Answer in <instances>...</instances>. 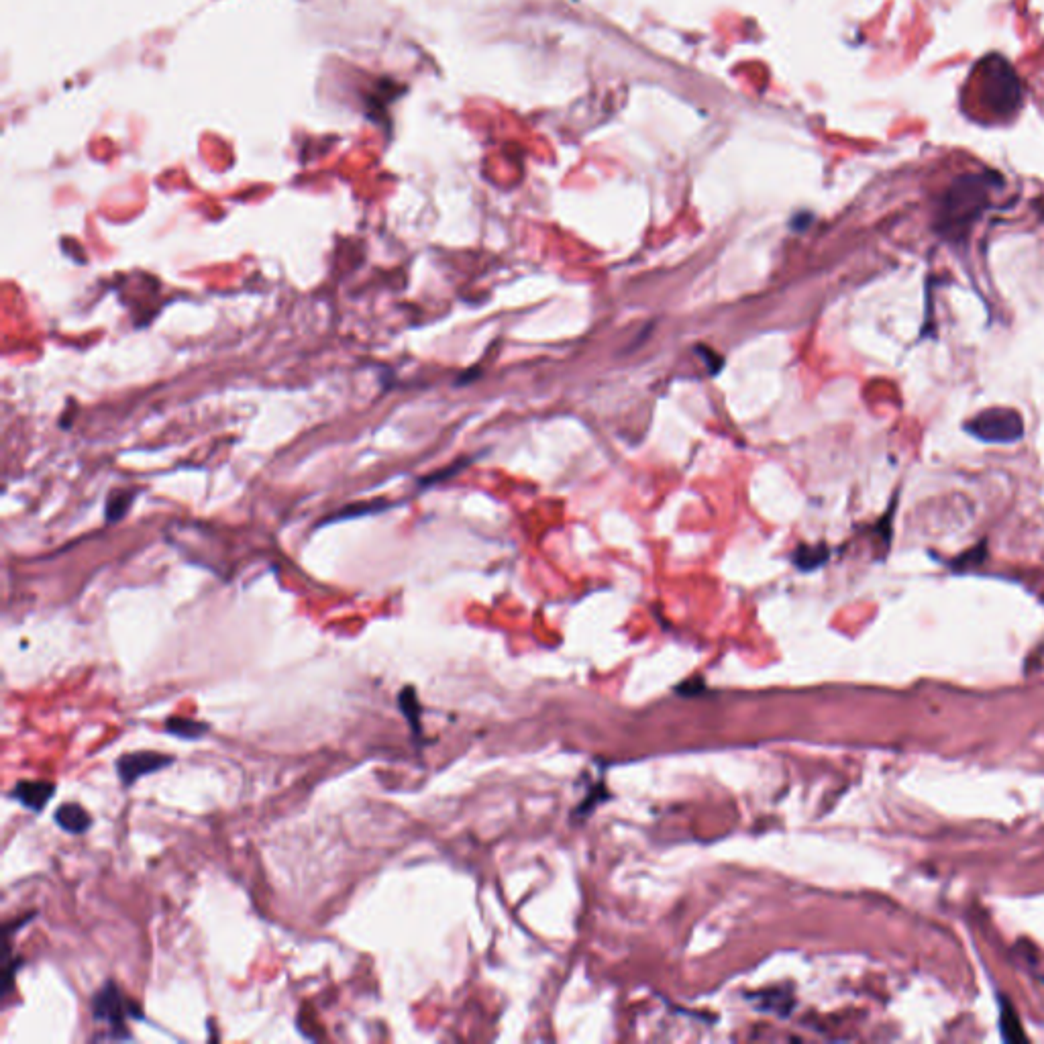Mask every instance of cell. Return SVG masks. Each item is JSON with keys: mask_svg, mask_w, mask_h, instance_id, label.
Listing matches in <instances>:
<instances>
[{"mask_svg": "<svg viewBox=\"0 0 1044 1044\" xmlns=\"http://www.w3.org/2000/svg\"><path fill=\"white\" fill-rule=\"evenodd\" d=\"M996 176L969 174L957 178L945 192L934 215V231L947 241L961 243L973 223L989 204V188L996 184Z\"/></svg>", "mask_w": 1044, "mask_h": 1044, "instance_id": "1", "label": "cell"}, {"mask_svg": "<svg viewBox=\"0 0 1044 1044\" xmlns=\"http://www.w3.org/2000/svg\"><path fill=\"white\" fill-rule=\"evenodd\" d=\"M90 1012L96 1026H107L109 1034L102 1040H133L127 1020H145L135 1000H129L115 979L104 981L90 1000Z\"/></svg>", "mask_w": 1044, "mask_h": 1044, "instance_id": "2", "label": "cell"}, {"mask_svg": "<svg viewBox=\"0 0 1044 1044\" xmlns=\"http://www.w3.org/2000/svg\"><path fill=\"white\" fill-rule=\"evenodd\" d=\"M963 431L987 445H1014L1024 439L1022 414L1012 408H987L963 423Z\"/></svg>", "mask_w": 1044, "mask_h": 1044, "instance_id": "3", "label": "cell"}, {"mask_svg": "<svg viewBox=\"0 0 1044 1044\" xmlns=\"http://www.w3.org/2000/svg\"><path fill=\"white\" fill-rule=\"evenodd\" d=\"M983 66H985L983 68L985 90H987V98L991 102V107L1002 115L1014 113L1022 102L1020 84H1018L1014 70L1000 56H991L989 64H983Z\"/></svg>", "mask_w": 1044, "mask_h": 1044, "instance_id": "4", "label": "cell"}, {"mask_svg": "<svg viewBox=\"0 0 1044 1044\" xmlns=\"http://www.w3.org/2000/svg\"><path fill=\"white\" fill-rule=\"evenodd\" d=\"M174 761L176 759L172 755H164L158 751H135L121 755L115 761V771L125 788H133L141 777L160 773L168 769Z\"/></svg>", "mask_w": 1044, "mask_h": 1044, "instance_id": "5", "label": "cell"}, {"mask_svg": "<svg viewBox=\"0 0 1044 1044\" xmlns=\"http://www.w3.org/2000/svg\"><path fill=\"white\" fill-rule=\"evenodd\" d=\"M56 792H58L56 783H51V781L21 779L9 792V800L19 802L23 808L31 810L33 814H41L45 810V806L49 804V800L56 796Z\"/></svg>", "mask_w": 1044, "mask_h": 1044, "instance_id": "6", "label": "cell"}, {"mask_svg": "<svg viewBox=\"0 0 1044 1044\" xmlns=\"http://www.w3.org/2000/svg\"><path fill=\"white\" fill-rule=\"evenodd\" d=\"M54 822L68 834H74V837H80V834H86L92 826H94V820L92 816L88 814V810L84 806H80L78 802H68V804H62L56 812H54Z\"/></svg>", "mask_w": 1044, "mask_h": 1044, "instance_id": "7", "label": "cell"}, {"mask_svg": "<svg viewBox=\"0 0 1044 1044\" xmlns=\"http://www.w3.org/2000/svg\"><path fill=\"white\" fill-rule=\"evenodd\" d=\"M166 733L174 739H180V741H200L208 735V730H211V724L208 722H202V720H194V718H182V716H172L166 720L164 724Z\"/></svg>", "mask_w": 1044, "mask_h": 1044, "instance_id": "8", "label": "cell"}, {"mask_svg": "<svg viewBox=\"0 0 1044 1044\" xmlns=\"http://www.w3.org/2000/svg\"><path fill=\"white\" fill-rule=\"evenodd\" d=\"M398 708L400 712L404 714L410 730H412V737L414 739H421L423 735V726H421V714H423V706L419 702V696H416V690L412 686H404L398 694Z\"/></svg>", "mask_w": 1044, "mask_h": 1044, "instance_id": "9", "label": "cell"}, {"mask_svg": "<svg viewBox=\"0 0 1044 1044\" xmlns=\"http://www.w3.org/2000/svg\"><path fill=\"white\" fill-rule=\"evenodd\" d=\"M1000 1030H1002L1004 1040H1008V1042H1024L1026 1040V1034L1022 1030L1020 1018H1018L1014 1006L1010 1002H1006L1004 998L1000 1000Z\"/></svg>", "mask_w": 1044, "mask_h": 1044, "instance_id": "10", "label": "cell"}, {"mask_svg": "<svg viewBox=\"0 0 1044 1044\" xmlns=\"http://www.w3.org/2000/svg\"><path fill=\"white\" fill-rule=\"evenodd\" d=\"M830 557V551L826 545H818V547H800L796 553H794V565L802 571H814L818 567H822Z\"/></svg>", "mask_w": 1044, "mask_h": 1044, "instance_id": "11", "label": "cell"}, {"mask_svg": "<svg viewBox=\"0 0 1044 1044\" xmlns=\"http://www.w3.org/2000/svg\"><path fill=\"white\" fill-rule=\"evenodd\" d=\"M21 967H23V957H17L13 953L11 938H5V965H3V998L5 1000L13 994L15 979H17V973Z\"/></svg>", "mask_w": 1044, "mask_h": 1044, "instance_id": "12", "label": "cell"}, {"mask_svg": "<svg viewBox=\"0 0 1044 1044\" xmlns=\"http://www.w3.org/2000/svg\"><path fill=\"white\" fill-rule=\"evenodd\" d=\"M757 1006H761V1010H767V1012H777V1014H786L792 1006H794V1000H790V996H783L779 994V991H775V994H759L757 996Z\"/></svg>", "mask_w": 1044, "mask_h": 1044, "instance_id": "13", "label": "cell"}, {"mask_svg": "<svg viewBox=\"0 0 1044 1044\" xmlns=\"http://www.w3.org/2000/svg\"><path fill=\"white\" fill-rule=\"evenodd\" d=\"M131 502H133V496H131L129 492H125V494L115 492V494L109 498V504H107V518H109V520H119V518H123Z\"/></svg>", "mask_w": 1044, "mask_h": 1044, "instance_id": "14", "label": "cell"}, {"mask_svg": "<svg viewBox=\"0 0 1044 1044\" xmlns=\"http://www.w3.org/2000/svg\"><path fill=\"white\" fill-rule=\"evenodd\" d=\"M985 553H987V551H985V545H983V543H981V545H975V547L969 549L967 553H963V555H959L957 559H953V561H951V567L957 569V571H961V569L965 571L969 565H979V563L985 559Z\"/></svg>", "mask_w": 1044, "mask_h": 1044, "instance_id": "15", "label": "cell"}]
</instances>
